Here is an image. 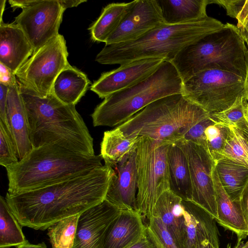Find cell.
Here are the masks:
<instances>
[{"mask_svg":"<svg viewBox=\"0 0 248 248\" xmlns=\"http://www.w3.org/2000/svg\"><path fill=\"white\" fill-rule=\"evenodd\" d=\"M236 19L237 20V27L248 46V0H246Z\"/></svg>","mask_w":248,"mask_h":248,"instance_id":"obj_38","label":"cell"},{"mask_svg":"<svg viewBox=\"0 0 248 248\" xmlns=\"http://www.w3.org/2000/svg\"><path fill=\"white\" fill-rule=\"evenodd\" d=\"M5 198L0 197V248L16 247L27 240Z\"/></svg>","mask_w":248,"mask_h":248,"instance_id":"obj_29","label":"cell"},{"mask_svg":"<svg viewBox=\"0 0 248 248\" xmlns=\"http://www.w3.org/2000/svg\"><path fill=\"white\" fill-rule=\"evenodd\" d=\"M210 114L183 93L158 99L117 126L127 138L147 136L173 143Z\"/></svg>","mask_w":248,"mask_h":248,"instance_id":"obj_6","label":"cell"},{"mask_svg":"<svg viewBox=\"0 0 248 248\" xmlns=\"http://www.w3.org/2000/svg\"><path fill=\"white\" fill-rule=\"evenodd\" d=\"M113 168L106 165L51 185L5 199L23 227L44 231L64 218L80 215L105 200Z\"/></svg>","mask_w":248,"mask_h":248,"instance_id":"obj_1","label":"cell"},{"mask_svg":"<svg viewBox=\"0 0 248 248\" xmlns=\"http://www.w3.org/2000/svg\"><path fill=\"white\" fill-rule=\"evenodd\" d=\"M215 168L226 192L233 201H240L248 182V167L232 160L222 158L215 162Z\"/></svg>","mask_w":248,"mask_h":248,"instance_id":"obj_27","label":"cell"},{"mask_svg":"<svg viewBox=\"0 0 248 248\" xmlns=\"http://www.w3.org/2000/svg\"><path fill=\"white\" fill-rule=\"evenodd\" d=\"M246 97H239L228 109L222 111L210 114L211 119L215 123L227 127L235 126L245 119Z\"/></svg>","mask_w":248,"mask_h":248,"instance_id":"obj_34","label":"cell"},{"mask_svg":"<svg viewBox=\"0 0 248 248\" xmlns=\"http://www.w3.org/2000/svg\"><path fill=\"white\" fill-rule=\"evenodd\" d=\"M186 218L183 248H198L209 241L219 248V232L215 219L204 209L190 202L183 200Z\"/></svg>","mask_w":248,"mask_h":248,"instance_id":"obj_17","label":"cell"},{"mask_svg":"<svg viewBox=\"0 0 248 248\" xmlns=\"http://www.w3.org/2000/svg\"><path fill=\"white\" fill-rule=\"evenodd\" d=\"M120 212L104 200L80 214L72 248H103L107 231Z\"/></svg>","mask_w":248,"mask_h":248,"instance_id":"obj_14","label":"cell"},{"mask_svg":"<svg viewBox=\"0 0 248 248\" xmlns=\"http://www.w3.org/2000/svg\"><path fill=\"white\" fill-rule=\"evenodd\" d=\"M16 248H47V246L45 244V243L43 242L41 243H39L37 244H31L29 242V241L27 240V241L19 245L16 247Z\"/></svg>","mask_w":248,"mask_h":248,"instance_id":"obj_45","label":"cell"},{"mask_svg":"<svg viewBox=\"0 0 248 248\" xmlns=\"http://www.w3.org/2000/svg\"><path fill=\"white\" fill-rule=\"evenodd\" d=\"M245 119L248 123V101L247 102L245 109Z\"/></svg>","mask_w":248,"mask_h":248,"instance_id":"obj_51","label":"cell"},{"mask_svg":"<svg viewBox=\"0 0 248 248\" xmlns=\"http://www.w3.org/2000/svg\"><path fill=\"white\" fill-rule=\"evenodd\" d=\"M140 137H126L117 127L105 131L101 143L100 155L105 165L112 168L122 162L136 149Z\"/></svg>","mask_w":248,"mask_h":248,"instance_id":"obj_25","label":"cell"},{"mask_svg":"<svg viewBox=\"0 0 248 248\" xmlns=\"http://www.w3.org/2000/svg\"><path fill=\"white\" fill-rule=\"evenodd\" d=\"M240 202L248 226V182L242 193Z\"/></svg>","mask_w":248,"mask_h":248,"instance_id":"obj_41","label":"cell"},{"mask_svg":"<svg viewBox=\"0 0 248 248\" xmlns=\"http://www.w3.org/2000/svg\"><path fill=\"white\" fill-rule=\"evenodd\" d=\"M248 49L237 26L227 23L221 30L183 48L171 61L184 82L209 69L247 76Z\"/></svg>","mask_w":248,"mask_h":248,"instance_id":"obj_5","label":"cell"},{"mask_svg":"<svg viewBox=\"0 0 248 248\" xmlns=\"http://www.w3.org/2000/svg\"><path fill=\"white\" fill-rule=\"evenodd\" d=\"M229 128L228 137L220 159L228 158L248 167V140L237 127Z\"/></svg>","mask_w":248,"mask_h":248,"instance_id":"obj_31","label":"cell"},{"mask_svg":"<svg viewBox=\"0 0 248 248\" xmlns=\"http://www.w3.org/2000/svg\"><path fill=\"white\" fill-rule=\"evenodd\" d=\"M241 130L244 135L246 136L248 140V123L245 120L243 122L238 124L236 126Z\"/></svg>","mask_w":248,"mask_h":248,"instance_id":"obj_46","label":"cell"},{"mask_svg":"<svg viewBox=\"0 0 248 248\" xmlns=\"http://www.w3.org/2000/svg\"><path fill=\"white\" fill-rule=\"evenodd\" d=\"M38 0H10V6L13 8H20L22 9L32 6L37 3Z\"/></svg>","mask_w":248,"mask_h":248,"instance_id":"obj_42","label":"cell"},{"mask_svg":"<svg viewBox=\"0 0 248 248\" xmlns=\"http://www.w3.org/2000/svg\"><path fill=\"white\" fill-rule=\"evenodd\" d=\"M6 0H0V23L3 22L2 16L4 11Z\"/></svg>","mask_w":248,"mask_h":248,"instance_id":"obj_48","label":"cell"},{"mask_svg":"<svg viewBox=\"0 0 248 248\" xmlns=\"http://www.w3.org/2000/svg\"><path fill=\"white\" fill-rule=\"evenodd\" d=\"M32 148L55 144L86 155H95L93 139L75 106L53 93L42 97L18 82Z\"/></svg>","mask_w":248,"mask_h":248,"instance_id":"obj_2","label":"cell"},{"mask_svg":"<svg viewBox=\"0 0 248 248\" xmlns=\"http://www.w3.org/2000/svg\"><path fill=\"white\" fill-rule=\"evenodd\" d=\"M65 40L60 33L33 52L16 72L19 83L40 96L52 93L53 83L61 72L70 63Z\"/></svg>","mask_w":248,"mask_h":248,"instance_id":"obj_10","label":"cell"},{"mask_svg":"<svg viewBox=\"0 0 248 248\" xmlns=\"http://www.w3.org/2000/svg\"><path fill=\"white\" fill-rule=\"evenodd\" d=\"M58 1L61 5L65 10L67 8L77 7L87 1L86 0H58Z\"/></svg>","mask_w":248,"mask_h":248,"instance_id":"obj_43","label":"cell"},{"mask_svg":"<svg viewBox=\"0 0 248 248\" xmlns=\"http://www.w3.org/2000/svg\"><path fill=\"white\" fill-rule=\"evenodd\" d=\"M246 81V95L248 101V53L247 59V76L245 79Z\"/></svg>","mask_w":248,"mask_h":248,"instance_id":"obj_50","label":"cell"},{"mask_svg":"<svg viewBox=\"0 0 248 248\" xmlns=\"http://www.w3.org/2000/svg\"><path fill=\"white\" fill-rule=\"evenodd\" d=\"M90 83L85 74L69 64L56 78L52 93L64 104L75 106L85 94Z\"/></svg>","mask_w":248,"mask_h":248,"instance_id":"obj_23","label":"cell"},{"mask_svg":"<svg viewBox=\"0 0 248 248\" xmlns=\"http://www.w3.org/2000/svg\"><path fill=\"white\" fill-rule=\"evenodd\" d=\"M226 248H248V240L245 242L243 241H237L233 248L232 247L230 243H228Z\"/></svg>","mask_w":248,"mask_h":248,"instance_id":"obj_47","label":"cell"},{"mask_svg":"<svg viewBox=\"0 0 248 248\" xmlns=\"http://www.w3.org/2000/svg\"><path fill=\"white\" fill-rule=\"evenodd\" d=\"M229 132V127L217 124L208 126L204 131L207 151L215 162L220 158Z\"/></svg>","mask_w":248,"mask_h":248,"instance_id":"obj_33","label":"cell"},{"mask_svg":"<svg viewBox=\"0 0 248 248\" xmlns=\"http://www.w3.org/2000/svg\"><path fill=\"white\" fill-rule=\"evenodd\" d=\"M33 52L32 46L18 25L0 23V63L15 75Z\"/></svg>","mask_w":248,"mask_h":248,"instance_id":"obj_18","label":"cell"},{"mask_svg":"<svg viewBox=\"0 0 248 248\" xmlns=\"http://www.w3.org/2000/svg\"><path fill=\"white\" fill-rule=\"evenodd\" d=\"M6 117L20 160L32 147L30 139L28 118L17 81L9 87Z\"/></svg>","mask_w":248,"mask_h":248,"instance_id":"obj_20","label":"cell"},{"mask_svg":"<svg viewBox=\"0 0 248 248\" xmlns=\"http://www.w3.org/2000/svg\"><path fill=\"white\" fill-rule=\"evenodd\" d=\"M101 155L79 154L55 144L32 149L6 168L7 193L14 194L51 185L102 166Z\"/></svg>","mask_w":248,"mask_h":248,"instance_id":"obj_4","label":"cell"},{"mask_svg":"<svg viewBox=\"0 0 248 248\" xmlns=\"http://www.w3.org/2000/svg\"><path fill=\"white\" fill-rule=\"evenodd\" d=\"M146 226V236L154 248H178L161 220L151 217Z\"/></svg>","mask_w":248,"mask_h":248,"instance_id":"obj_32","label":"cell"},{"mask_svg":"<svg viewBox=\"0 0 248 248\" xmlns=\"http://www.w3.org/2000/svg\"><path fill=\"white\" fill-rule=\"evenodd\" d=\"M135 160L136 150L122 162L112 168L115 172L111 177L105 200L120 211H137Z\"/></svg>","mask_w":248,"mask_h":248,"instance_id":"obj_16","label":"cell"},{"mask_svg":"<svg viewBox=\"0 0 248 248\" xmlns=\"http://www.w3.org/2000/svg\"><path fill=\"white\" fill-rule=\"evenodd\" d=\"M8 91V86L0 83V120L4 123L10 131L6 117Z\"/></svg>","mask_w":248,"mask_h":248,"instance_id":"obj_39","label":"cell"},{"mask_svg":"<svg viewBox=\"0 0 248 248\" xmlns=\"http://www.w3.org/2000/svg\"><path fill=\"white\" fill-rule=\"evenodd\" d=\"M79 215L62 219L48 229L52 248H72Z\"/></svg>","mask_w":248,"mask_h":248,"instance_id":"obj_30","label":"cell"},{"mask_svg":"<svg viewBox=\"0 0 248 248\" xmlns=\"http://www.w3.org/2000/svg\"><path fill=\"white\" fill-rule=\"evenodd\" d=\"M183 82L174 65L164 61L151 75L138 83L104 98L91 114L94 126H118L151 103L183 93Z\"/></svg>","mask_w":248,"mask_h":248,"instance_id":"obj_7","label":"cell"},{"mask_svg":"<svg viewBox=\"0 0 248 248\" xmlns=\"http://www.w3.org/2000/svg\"><path fill=\"white\" fill-rule=\"evenodd\" d=\"M167 159L170 190L183 200L190 201L191 183L188 162L185 154L175 143H170Z\"/></svg>","mask_w":248,"mask_h":248,"instance_id":"obj_24","label":"cell"},{"mask_svg":"<svg viewBox=\"0 0 248 248\" xmlns=\"http://www.w3.org/2000/svg\"><path fill=\"white\" fill-rule=\"evenodd\" d=\"M183 94L211 114L228 109L240 97H247L246 81L235 73L209 69L183 82Z\"/></svg>","mask_w":248,"mask_h":248,"instance_id":"obj_9","label":"cell"},{"mask_svg":"<svg viewBox=\"0 0 248 248\" xmlns=\"http://www.w3.org/2000/svg\"><path fill=\"white\" fill-rule=\"evenodd\" d=\"M170 143L147 136L140 137L136 149L137 211L143 218L152 216L156 202L170 190L167 152Z\"/></svg>","mask_w":248,"mask_h":248,"instance_id":"obj_8","label":"cell"},{"mask_svg":"<svg viewBox=\"0 0 248 248\" xmlns=\"http://www.w3.org/2000/svg\"><path fill=\"white\" fill-rule=\"evenodd\" d=\"M128 248H154L147 236L144 237L137 243Z\"/></svg>","mask_w":248,"mask_h":248,"instance_id":"obj_44","label":"cell"},{"mask_svg":"<svg viewBox=\"0 0 248 248\" xmlns=\"http://www.w3.org/2000/svg\"><path fill=\"white\" fill-rule=\"evenodd\" d=\"M65 10L58 0H38L23 9L14 22L22 29L34 52L59 34Z\"/></svg>","mask_w":248,"mask_h":248,"instance_id":"obj_12","label":"cell"},{"mask_svg":"<svg viewBox=\"0 0 248 248\" xmlns=\"http://www.w3.org/2000/svg\"><path fill=\"white\" fill-rule=\"evenodd\" d=\"M217 217L216 221L226 230L234 233L237 241L248 236V226L240 201L232 200L223 188L215 168L213 171Z\"/></svg>","mask_w":248,"mask_h":248,"instance_id":"obj_21","label":"cell"},{"mask_svg":"<svg viewBox=\"0 0 248 248\" xmlns=\"http://www.w3.org/2000/svg\"><path fill=\"white\" fill-rule=\"evenodd\" d=\"M17 81L16 75L6 66L0 63V83L9 87Z\"/></svg>","mask_w":248,"mask_h":248,"instance_id":"obj_40","label":"cell"},{"mask_svg":"<svg viewBox=\"0 0 248 248\" xmlns=\"http://www.w3.org/2000/svg\"><path fill=\"white\" fill-rule=\"evenodd\" d=\"M165 60L149 58L120 65L103 73L91 86V90L101 98L132 86L152 74Z\"/></svg>","mask_w":248,"mask_h":248,"instance_id":"obj_15","label":"cell"},{"mask_svg":"<svg viewBox=\"0 0 248 248\" xmlns=\"http://www.w3.org/2000/svg\"><path fill=\"white\" fill-rule=\"evenodd\" d=\"M164 22L177 24L207 16L206 7L212 3L209 0H158Z\"/></svg>","mask_w":248,"mask_h":248,"instance_id":"obj_26","label":"cell"},{"mask_svg":"<svg viewBox=\"0 0 248 248\" xmlns=\"http://www.w3.org/2000/svg\"><path fill=\"white\" fill-rule=\"evenodd\" d=\"M136 210L121 211L109 226L103 248H128L146 236V226Z\"/></svg>","mask_w":248,"mask_h":248,"instance_id":"obj_19","label":"cell"},{"mask_svg":"<svg viewBox=\"0 0 248 248\" xmlns=\"http://www.w3.org/2000/svg\"><path fill=\"white\" fill-rule=\"evenodd\" d=\"M185 154L189 166L191 183L190 202L217 217L213 171L215 162L202 146L180 139L174 142Z\"/></svg>","mask_w":248,"mask_h":248,"instance_id":"obj_11","label":"cell"},{"mask_svg":"<svg viewBox=\"0 0 248 248\" xmlns=\"http://www.w3.org/2000/svg\"><path fill=\"white\" fill-rule=\"evenodd\" d=\"M18 161L17 151L11 133L0 120V164L6 168Z\"/></svg>","mask_w":248,"mask_h":248,"instance_id":"obj_35","label":"cell"},{"mask_svg":"<svg viewBox=\"0 0 248 248\" xmlns=\"http://www.w3.org/2000/svg\"><path fill=\"white\" fill-rule=\"evenodd\" d=\"M165 23L158 0H136L105 45L136 40Z\"/></svg>","mask_w":248,"mask_h":248,"instance_id":"obj_13","label":"cell"},{"mask_svg":"<svg viewBox=\"0 0 248 248\" xmlns=\"http://www.w3.org/2000/svg\"><path fill=\"white\" fill-rule=\"evenodd\" d=\"M152 216L161 220L177 247L183 248L186 218L182 198L171 190L165 191L155 204Z\"/></svg>","mask_w":248,"mask_h":248,"instance_id":"obj_22","label":"cell"},{"mask_svg":"<svg viewBox=\"0 0 248 248\" xmlns=\"http://www.w3.org/2000/svg\"><path fill=\"white\" fill-rule=\"evenodd\" d=\"M134 3L135 0L129 2L111 3L104 8L99 17L89 29L92 39L105 43Z\"/></svg>","mask_w":248,"mask_h":248,"instance_id":"obj_28","label":"cell"},{"mask_svg":"<svg viewBox=\"0 0 248 248\" xmlns=\"http://www.w3.org/2000/svg\"><path fill=\"white\" fill-rule=\"evenodd\" d=\"M245 1L246 0H212V3L223 6L228 16L236 19Z\"/></svg>","mask_w":248,"mask_h":248,"instance_id":"obj_37","label":"cell"},{"mask_svg":"<svg viewBox=\"0 0 248 248\" xmlns=\"http://www.w3.org/2000/svg\"><path fill=\"white\" fill-rule=\"evenodd\" d=\"M215 124L211 117L191 127L185 134L183 139L200 145L207 151V144L204 131L209 125Z\"/></svg>","mask_w":248,"mask_h":248,"instance_id":"obj_36","label":"cell"},{"mask_svg":"<svg viewBox=\"0 0 248 248\" xmlns=\"http://www.w3.org/2000/svg\"><path fill=\"white\" fill-rule=\"evenodd\" d=\"M224 26L221 22L208 16L180 24L165 23L136 40L105 45L95 61L102 64L120 65L149 58L171 62L183 48Z\"/></svg>","mask_w":248,"mask_h":248,"instance_id":"obj_3","label":"cell"},{"mask_svg":"<svg viewBox=\"0 0 248 248\" xmlns=\"http://www.w3.org/2000/svg\"><path fill=\"white\" fill-rule=\"evenodd\" d=\"M198 248H216L214 245L209 241L203 242Z\"/></svg>","mask_w":248,"mask_h":248,"instance_id":"obj_49","label":"cell"}]
</instances>
